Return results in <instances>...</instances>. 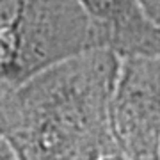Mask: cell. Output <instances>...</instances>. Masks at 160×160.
Segmentation results:
<instances>
[{
    "mask_svg": "<svg viewBox=\"0 0 160 160\" xmlns=\"http://www.w3.org/2000/svg\"><path fill=\"white\" fill-rule=\"evenodd\" d=\"M118 66V53L91 48L0 89V135L20 160L116 155L109 107Z\"/></svg>",
    "mask_w": 160,
    "mask_h": 160,
    "instance_id": "obj_1",
    "label": "cell"
},
{
    "mask_svg": "<svg viewBox=\"0 0 160 160\" xmlns=\"http://www.w3.org/2000/svg\"><path fill=\"white\" fill-rule=\"evenodd\" d=\"M92 46V25L77 0H25L16 22L0 27V89Z\"/></svg>",
    "mask_w": 160,
    "mask_h": 160,
    "instance_id": "obj_2",
    "label": "cell"
},
{
    "mask_svg": "<svg viewBox=\"0 0 160 160\" xmlns=\"http://www.w3.org/2000/svg\"><path fill=\"white\" fill-rule=\"evenodd\" d=\"M109 123L118 157L160 160V55L119 57Z\"/></svg>",
    "mask_w": 160,
    "mask_h": 160,
    "instance_id": "obj_3",
    "label": "cell"
},
{
    "mask_svg": "<svg viewBox=\"0 0 160 160\" xmlns=\"http://www.w3.org/2000/svg\"><path fill=\"white\" fill-rule=\"evenodd\" d=\"M96 29L100 45L119 57L160 55V29L137 0H77Z\"/></svg>",
    "mask_w": 160,
    "mask_h": 160,
    "instance_id": "obj_4",
    "label": "cell"
},
{
    "mask_svg": "<svg viewBox=\"0 0 160 160\" xmlns=\"http://www.w3.org/2000/svg\"><path fill=\"white\" fill-rule=\"evenodd\" d=\"M0 160H20L14 153V149L9 146V142L2 135H0Z\"/></svg>",
    "mask_w": 160,
    "mask_h": 160,
    "instance_id": "obj_5",
    "label": "cell"
},
{
    "mask_svg": "<svg viewBox=\"0 0 160 160\" xmlns=\"http://www.w3.org/2000/svg\"><path fill=\"white\" fill-rule=\"evenodd\" d=\"M102 160H123V158L118 157V155H109V157H105V158H102Z\"/></svg>",
    "mask_w": 160,
    "mask_h": 160,
    "instance_id": "obj_6",
    "label": "cell"
}]
</instances>
